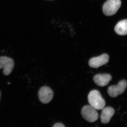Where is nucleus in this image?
I'll use <instances>...</instances> for the list:
<instances>
[{
  "label": "nucleus",
  "instance_id": "obj_1",
  "mask_svg": "<svg viewBox=\"0 0 127 127\" xmlns=\"http://www.w3.org/2000/svg\"><path fill=\"white\" fill-rule=\"evenodd\" d=\"M88 101L90 105L96 110H101L106 104L104 99L97 90H93L89 93Z\"/></svg>",
  "mask_w": 127,
  "mask_h": 127
},
{
  "label": "nucleus",
  "instance_id": "obj_2",
  "mask_svg": "<svg viewBox=\"0 0 127 127\" xmlns=\"http://www.w3.org/2000/svg\"><path fill=\"white\" fill-rule=\"evenodd\" d=\"M121 3L120 0H108L103 6V13L107 16L114 15L120 8Z\"/></svg>",
  "mask_w": 127,
  "mask_h": 127
},
{
  "label": "nucleus",
  "instance_id": "obj_3",
  "mask_svg": "<svg viewBox=\"0 0 127 127\" xmlns=\"http://www.w3.org/2000/svg\"><path fill=\"white\" fill-rule=\"evenodd\" d=\"M83 117L89 122H96L98 118V114L96 109L91 105L84 106L81 110Z\"/></svg>",
  "mask_w": 127,
  "mask_h": 127
},
{
  "label": "nucleus",
  "instance_id": "obj_4",
  "mask_svg": "<svg viewBox=\"0 0 127 127\" xmlns=\"http://www.w3.org/2000/svg\"><path fill=\"white\" fill-rule=\"evenodd\" d=\"M127 86V81L122 80L117 85L111 86L108 88L107 92L108 95L111 97H117L125 92Z\"/></svg>",
  "mask_w": 127,
  "mask_h": 127
},
{
  "label": "nucleus",
  "instance_id": "obj_5",
  "mask_svg": "<svg viewBox=\"0 0 127 127\" xmlns=\"http://www.w3.org/2000/svg\"><path fill=\"white\" fill-rule=\"evenodd\" d=\"M14 60L7 57H0V69L3 68V73L5 76H9L13 70L14 66Z\"/></svg>",
  "mask_w": 127,
  "mask_h": 127
},
{
  "label": "nucleus",
  "instance_id": "obj_6",
  "mask_svg": "<svg viewBox=\"0 0 127 127\" xmlns=\"http://www.w3.org/2000/svg\"><path fill=\"white\" fill-rule=\"evenodd\" d=\"M53 92L49 87L43 86L41 88L38 92V97L41 102L43 104L49 103L53 97Z\"/></svg>",
  "mask_w": 127,
  "mask_h": 127
},
{
  "label": "nucleus",
  "instance_id": "obj_7",
  "mask_svg": "<svg viewBox=\"0 0 127 127\" xmlns=\"http://www.w3.org/2000/svg\"><path fill=\"white\" fill-rule=\"evenodd\" d=\"M109 59L108 55L103 54L99 56L91 58L89 62V65L92 68H98L107 63Z\"/></svg>",
  "mask_w": 127,
  "mask_h": 127
},
{
  "label": "nucleus",
  "instance_id": "obj_8",
  "mask_svg": "<svg viewBox=\"0 0 127 127\" xmlns=\"http://www.w3.org/2000/svg\"><path fill=\"white\" fill-rule=\"evenodd\" d=\"M112 77L109 74H97L93 77V80L95 84L100 87L106 86L112 80Z\"/></svg>",
  "mask_w": 127,
  "mask_h": 127
},
{
  "label": "nucleus",
  "instance_id": "obj_9",
  "mask_svg": "<svg viewBox=\"0 0 127 127\" xmlns=\"http://www.w3.org/2000/svg\"><path fill=\"white\" fill-rule=\"evenodd\" d=\"M114 109L111 107H104L102 109L101 113V122L103 124H107L110 122L111 118L114 115Z\"/></svg>",
  "mask_w": 127,
  "mask_h": 127
},
{
  "label": "nucleus",
  "instance_id": "obj_10",
  "mask_svg": "<svg viewBox=\"0 0 127 127\" xmlns=\"http://www.w3.org/2000/svg\"><path fill=\"white\" fill-rule=\"evenodd\" d=\"M116 33L120 35H127V20L120 21L114 28Z\"/></svg>",
  "mask_w": 127,
  "mask_h": 127
},
{
  "label": "nucleus",
  "instance_id": "obj_11",
  "mask_svg": "<svg viewBox=\"0 0 127 127\" xmlns=\"http://www.w3.org/2000/svg\"><path fill=\"white\" fill-rule=\"evenodd\" d=\"M53 127H65V126L63 124L61 123H58L55 124V125H53Z\"/></svg>",
  "mask_w": 127,
  "mask_h": 127
},
{
  "label": "nucleus",
  "instance_id": "obj_12",
  "mask_svg": "<svg viewBox=\"0 0 127 127\" xmlns=\"http://www.w3.org/2000/svg\"><path fill=\"white\" fill-rule=\"evenodd\" d=\"M0 95H1V93H0Z\"/></svg>",
  "mask_w": 127,
  "mask_h": 127
}]
</instances>
